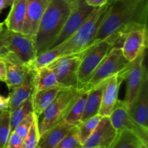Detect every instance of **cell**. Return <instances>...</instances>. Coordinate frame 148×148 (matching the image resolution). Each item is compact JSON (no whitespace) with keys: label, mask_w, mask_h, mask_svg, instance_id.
I'll return each mask as SVG.
<instances>
[{"label":"cell","mask_w":148,"mask_h":148,"mask_svg":"<svg viewBox=\"0 0 148 148\" xmlns=\"http://www.w3.org/2000/svg\"><path fill=\"white\" fill-rule=\"evenodd\" d=\"M109 7L93 40L95 42L136 25H147L148 0H108Z\"/></svg>","instance_id":"obj_1"},{"label":"cell","mask_w":148,"mask_h":148,"mask_svg":"<svg viewBox=\"0 0 148 148\" xmlns=\"http://www.w3.org/2000/svg\"><path fill=\"white\" fill-rule=\"evenodd\" d=\"M69 12L70 0H49L35 37L36 54L50 49L60 34Z\"/></svg>","instance_id":"obj_2"},{"label":"cell","mask_w":148,"mask_h":148,"mask_svg":"<svg viewBox=\"0 0 148 148\" xmlns=\"http://www.w3.org/2000/svg\"><path fill=\"white\" fill-rule=\"evenodd\" d=\"M109 7V1L95 7L78 30L64 42L57 46L60 56L84 51L93 43L94 38Z\"/></svg>","instance_id":"obj_3"},{"label":"cell","mask_w":148,"mask_h":148,"mask_svg":"<svg viewBox=\"0 0 148 148\" xmlns=\"http://www.w3.org/2000/svg\"><path fill=\"white\" fill-rule=\"evenodd\" d=\"M124 38L122 33H114L95 42L84 51L78 71V89L85 86L94 71L112 48L121 46Z\"/></svg>","instance_id":"obj_4"},{"label":"cell","mask_w":148,"mask_h":148,"mask_svg":"<svg viewBox=\"0 0 148 148\" xmlns=\"http://www.w3.org/2000/svg\"><path fill=\"white\" fill-rule=\"evenodd\" d=\"M82 90L72 88L61 90L41 115L43 116L41 121H38L40 136L64 118L72 104Z\"/></svg>","instance_id":"obj_5"},{"label":"cell","mask_w":148,"mask_h":148,"mask_svg":"<svg viewBox=\"0 0 148 148\" xmlns=\"http://www.w3.org/2000/svg\"><path fill=\"white\" fill-rule=\"evenodd\" d=\"M128 63L129 62L123 55L121 46H114L95 69L82 90H90L98 84L107 80L111 77L121 72Z\"/></svg>","instance_id":"obj_6"},{"label":"cell","mask_w":148,"mask_h":148,"mask_svg":"<svg viewBox=\"0 0 148 148\" xmlns=\"http://www.w3.org/2000/svg\"><path fill=\"white\" fill-rule=\"evenodd\" d=\"M146 50L138 55L132 62H129L127 66L118 73V77L121 82L127 81L125 98L123 101L127 106L132 103L137 95L143 80L145 73L147 70L145 64Z\"/></svg>","instance_id":"obj_7"},{"label":"cell","mask_w":148,"mask_h":148,"mask_svg":"<svg viewBox=\"0 0 148 148\" xmlns=\"http://www.w3.org/2000/svg\"><path fill=\"white\" fill-rule=\"evenodd\" d=\"M83 51L59 56L48 66L53 69L60 86L78 89V71Z\"/></svg>","instance_id":"obj_8"},{"label":"cell","mask_w":148,"mask_h":148,"mask_svg":"<svg viewBox=\"0 0 148 148\" xmlns=\"http://www.w3.org/2000/svg\"><path fill=\"white\" fill-rule=\"evenodd\" d=\"M6 49L21 62L30 66L36 57L34 40L22 33L13 32L7 29L1 31Z\"/></svg>","instance_id":"obj_9"},{"label":"cell","mask_w":148,"mask_h":148,"mask_svg":"<svg viewBox=\"0 0 148 148\" xmlns=\"http://www.w3.org/2000/svg\"><path fill=\"white\" fill-rule=\"evenodd\" d=\"M94 9L95 7L88 5L85 0H70V12L67 20L60 34L50 49L59 46L69 39L78 30Z\"/></svg>","instance_id":"obj_10"},{"label":"cell","mask_w":148,"mask_h":148,"mask_svg":"<svg viewBox=\"0 0 148 148\" xmlns=\"http://www.w3.org/2000/svg\"><path fill=\"white\" fill-rule=\"evenodd\" d=\"M109 118L118 134L124 130H128L140 137L143 143L147 145L148 130L140 126L133 119L129 114L128 106L123 100H118Z\"/></svg>","instance_id":"obj_11"},{"label":"cell","mask_w":148,"mask_h":148,"mask_svg":"<svg viewBox=\"0 0 148 148\" xmlns=\"http://www.w3.org/2000/svg\"><path fill=\"white\" fill-rule=\"evenodd\" d=\"M121 51L129 62H132L141 52L147 48V25H136L132 27L124 36Z\"/></svg>","instance_id":"obj_12"},{"label":"cell","mask_w":148,"mask_h":148,"mask_svg":"<svg viewBox=\"0 0 148 148\" xmlns=\"http://www.w3.org/2000/svg\"><path fill=\"white\" fill-rule=\"evenodd\" d=\"M118 136L109 116H103L81 148H109Z\"/></svg>","instance_id":"obj_13"},{"label":"cell","mask_w":148,"mask_h":148,"mask_svg":"<svg viewBox=\"0 0 148 148\" xmlns=\"http://www.w3.org/2000/svg\"><path fill=\"white\" fill-rule=\"evenodd\" d=\"M128 111L133 119L148 130V72L145 73L143 80L134 101L128 106Z\"/></svg>","instance_id":"obj_14"},{"label":"cell","mask_w":148,"mask_h":148,"mask_svg":"<svg viewBox=\"0 0 148 148\" xmlns=\"http://www.w3.org/2000/svg\"><path fill=\"white\" fill-rule=\"evenodd\" d=\"M1 57L4 59L6 64V79L4 82L11 91L23 82L31 66L23 63L17 56L9 51Z\"/></svg>","instance_id":"obj_15"},{"label":"cell","mask_w":148,"mask_h":148,"mask_svg":"<svg viewBox=\"0 0 148 148\" xmlns=\"http://www.w3.org/2000/svg\"><path fill=\"white\" fill-rule=\"evenodd\" d=\"M49 0H26V16L22 33L35 40L39 23Z\"/></svg>","instance_id":"obj_16"},{"label":"cell","mask_w":148,"mask_h":148,"mask_svg":"<svg viewBox=\"0 0 148 148\" xmlns=\"http://www.w3.org/2000/svg\"><path fill=\"white\" fill-rule=\"evenodd\" d=\"M36 69L32 66L29 69L24 80L20 85L10 91L8 95V111L12 112L27 100L32 98L35 92Z\"/></svg>","instance_id":"obj_17"},{"label":"cell","mask_w":148,"mask_h":148,"mask_svg":"<svg viewBox=\"0 0 148 148\" xmlns=\"http://www.w3.org/2000/svg\"><path fill=\"white\" fill-rule=\"evenodd\" d=\"M122 82L118 77V74L107 79L101 100L98 114L101 116H109L115 108L118 101V95L120 85Z\"/></svg>","instance_id":"obj_18"},{"label":"cell","mask_w":148,"mask_h":148,"mask_svg":"<svg viewBox=\"0 0 148 148\" xmlns=\"http://www.w3.org/2000/svg\"><path fill=\"white\" fill-rule=\"evenodd\" d=\"M75 127L64 121H59L40 136L37 148H54Z\"/></svg>","instance_id":"obj_19"},{"label":"cell","mask_w":148,"mask_h":148,"mask_svg":"<svg viewBox=\"0 0 148 148\" xmlns=\"http://www.w3.org/2000/svg\"><path fill=\"white\" fill-rule=\"evenodd\" d=\"M26 0H14L4 23L7 29L13 32L22 33L26 16Z\"/></svg>","instance_id":"obj_20"},{"label":"cell","mask_w":148,"mask_h":148,"mask_svg":"<svg viewBox=\"0 0 148 148\" xmlns=\"http://www.w3.org/2000/svg\"><path fill=\"white\" fill-rule=\"evenodd\" d=\"M106 81L107 80H105L98 84L95 87L91 88L90 90H88L85 109H84L80 122L98 114L100 107H101L103 92Z\"/></svg>","instance_id":"obj_21"},{"label":"cell","mask_w":148,"mask_h":148,"mask_svg":"<svg viewBox=\"0 0 148 148\" xmlns=\"http://www.w3.org/2000/svg\"><path fill=\"white\" fill-rule=\"evenodd\" d=\"M62 87L56 86L53 88H46L40 90L35 91L32 96L33 113L38 118L40 116L51 104V103L55 99Z\"/></svg>","instance_id":"obj_22"},{"label":"cell","mask_w":148,"mask_h":148,"mask_svg":"<svg viewBox=\"0 0 148 148\" xmlns=\"http://www.w3.org/2000/svg\"><path fill=\"white\" fill-rule=\"evenodd\" d=\"M56 86L60 85L58 82L57 77L51 68L46 66L36 70L35 77V91Z\"/></svg>","instance_id":"obj_23"},{"label":"cell","mask_w":148,"mask_h":148,"mask_svg":"<svg viewBox=\"0 0 148 148\" xmlns=\"http://www.w3.org/2000/svg\"><path fill=\"white\" fill-rule=\"evenodd\" d=\"M88 92V91L84 90L82 91L79 96L75 100L66 115L62 121L75 126H77L80 123L81 118L85 109Z\"/></svg>","instance_id":"obj_24"},{"label":"cell","mask_w":148,"mask_h":148,"mask_svg":"<svg viewBox=\"0 0 148 148\" xmlns=\"http://www.w3.org/2000/svg\"><path fill=\"white\" fill-rule=\"evenodd\" d=\"M143 143L141 139L128 130L119 133L116 139L109 148H140Z\"/></svg>","instance_id":"obj_25"},{"label":"cell","mask_w":148,"mask_h":148,"mask_svg":"<svg viewBox=\"0 0 148 148\" xmlns=\"http://www.w3.org/2000/svg\"><path fill=\"white\" fill-rule=\"evenodd\" d=\"M10 113V134L14 132L20 121L28 114L33 113L32 98L17 107Z\"/></svg>","instance_id":"obj_26"},{"label":"cell","mask_w":148,"mask_h":148,"mask_svg":"<svg viewBox=\"0 0 148 148\" xmlns=\"http://www.w3.org/2000/svg\"><path fill=\"white\" fill-rule=\"evenodd\" d=\"M102 116L99 114L94 116L85 121H82L77 125V133L81 144H83L87 139L90 136L99 124Z\"/></svg>","instance_id":"obj_27"},{"label":"cell","mask_w":148,"mask_h":148,"mask_svg":"<svg viewBox=\"0 0 148 148\" xmlns=\"http://www.w3.org/2000/svg\"><path fill=\"white\" fill-rule=\"evenodd\" d=\"M59 56H60V51L59 48L56 46L37 55L34 60L32 62L30 66L34 69L37 70L43 66H48Z\"/></svg>","instance_id":"obj_28"},{"label":"cell","mask_w":148,"mask_h":148,"mask_svg":"<svg viewBox=\"0 0 148 148\" xmlns=\"http://www.w3.org/2000/svg\"><path fill=\"white\" fill-rule=\"evenodd\" d=\"M10 136V113L8 110L0 114V148H5Z\"/></svg>","instance_id":"obj_29"},{"label":"cell","mask_w":148,"mask_h":148,"mask_svg":"<svg viewBox=\"0 0 148 148\" xmlns=\"http://www.w3.org/2000/svg\"><path fill=\"white\" fill-rule=\"evenodd\" d=\"M38 121V118L36 116L27 136L23 140V148H37L40 138Z\"/></svg>","instance_id":"obj_30"},{"label":"cell","mask_w":148,"mask_h":148,"mask_svg":"<svg viewBox=\"0 0 148 148\" xmlns=\"http://www.w3.org/2000/svg\"><path fill=\"white\" fill-rule=\"evenodd\" d=\"M82 144L79 141L77 133V126L74 127L62 141L54 148H81Z\"/></svg>","instance_id":"obj_31"},{"label":"cell","mask_w":148,"mask_h":148,"mask_svg":"<svg viewBox=\"0 0 148 148\" xmlns=\"http://www.w3.org/2000/svg\"><path fill=\"white\" fill-rule=\"evenodd\" d=\"M36 114L34 113H31V114H28L27 116L25 117L23 120L20 122V124L17 126L14 132L21 136L23 139L27 136V133H28L29 130H30V127H31L32 124L33 122L35 117H36Z\"/></svg>","instance_id":"obj_32"},{"label":"cell","mask_w":148,"mask_h":148,"mask_svg":"<svg viewBox=\"0 0 148 148\" xmlns=\"http://www.w3.org/2000/svg\"><path fill=\"white\" fill-rule=\"evenodd\" d=\"M24 139L15 132L11 133L5 148H23Z\"/></svg>","instance_id":"obj_33"},{"label":"cell","mask_w":148,"mask_h":148,"mask_svg":"<svg viewBox=\"0 0 148 148\" xmlns=\"http://www.w3.org/2000/svg\"><path fill=\"white\" fill-rule=\"evenodd\" d=\"M6 79V64L4 59L0 56V80L4 82Z\"/></svg>","instance_id":"obj_34"},{"label":"cell","mask_w":148,"mask_h":148,"mask_svg":"<svg viewBox=\"0 0 148 148\" xmlns=\"http://www.w3.org/2000/svg\"><path fill=\"white\" fill-rule=\"evenodd\" d=\"M88 5L92 7H99L104 5L108 1V0H85Z\"/></svg>","instance_id":"obj_35"},{"label":"cell","mask_w":148,"mask_h":148,"mask_svg":"<svg viewBox=\"0 0 148 148\" xmlns=\"http://www.w3.org/2000/svg\"><path fill=\"white\" fill-rule=\"evenodd\" d=\"M9 98L0 95V111H4L8 109Z\"/></svg>","instance_id":"obj_36"},{"label":"cell","mask_w":148,"mask_h":148,"mask_svg":"<svg viewBox=\"0 0 148 148\" xmlns=\"http://www.w3.org/2000/svg\"><path fill=\"white\" fill-rule=\"evenodd\" d=\"M7 52H8V51L6 49L5 45H4L2 35H1V31H0V56H4V55L6 54Z\"/></svg>","instance_id":"obj_37"},{"label":"cell","mask_w":148,"mask_h":148,"mask_svg":"<svg viewBox=\"0 0 148 148\" xmlns=\"http://www.w3.org/2000/svg\"><path fill=\"white\" fill-rule=\"evenodd\" d=\"M14 0H0V13L4 9L8 7H11Z\"/></svg>","instance_id":"obj_38"},{"label":"cell","mask_w":148,"mask_h":148,"mask_svg":"<svg viewBox=\"0 0 148 148\" xmlns=\"http://www.w3.org/2000/svg\"><path fill=\"white\" fill-rule=\"evenodd\" d=\"M4 23H0V31H2L4 30Z\"/></svg>","instance_id":"obj_39"},{"label":"cell","mask_w":148,"mask_h":148,"mask_svg":"<svg viewBox=\"0 0 148 148\" xmlns=\"http://www.w3.org/2000/svg\"><path fill=\"white\" fill-rule=\"evenodd\" d=\"M140 148H147V145L145 144V143H143V144L140 145Z\"/></svg>","instance_id":"obj_40"},{"label":"cell","mask_w":148,"mask_h":148,"mask_svg":"<svg viewBox=\"0 0 148 148\" xmlns=\"http://www.w3.org/2000/svg\"><path fill=\"white\" fill-rule=\"evenodd\" d=\"M1 111H0V114H1Z\"/></svg>","instance_id":"obj_41"},{"label":"cell","mask_w":148,"mask_h":148,"mask_svg":"<svg viewBox=\"0 0 148 148\" xmlns=\"http://www.w3.org/2000/svg\"><path fill=\"white\" fill-rule=\"evenodd\" d=\"M0 81H1V80H0Z\"/></svg>","instance_id":"obj_42"}]
</instances>
